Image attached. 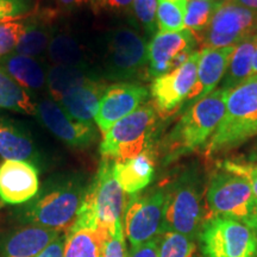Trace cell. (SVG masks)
Instances as JSON below:
<instances>
[{"label": "cell", "mask_w": 257, "mask_h": 257, "mask_svg": "<svg viewBox=\"0 0 257 257\" xmlns=\"http://www.w3.org/2000/svg\"><path fill=\"white\" fill-rule=\"evenodd\" d=\"M87 187L86 178L79 173L50 176L34 199L15 210V219L22 225L68 230L81 206Z\"/></svg>", "instance_id": "obj_1"}, {"label": "cell", "mask_w": 257, "mask_h": 257, "mask_svg": "<svg viewBox=\"0 0 257 257\" xmlns=\"http://www.w3.org/2000/svg\"><path fill=\"white\" fill-rule=\"evenodd\" d=\"M114 163L115 161L102 157L70 226L89 227L107 234L123 224L125 195L115 179Z\"/></svg>", "instance_id": "obj_2"}, {"label": "cell", "mask_w": 257, "mask_h": 257, "mask_svg": "<svg viewBox=\"0 0 257 257\" xmlns=\"http://www.w3.org/2000/svg\"><path fill=\"white\" fill-rule=\"evenodd\" d=\"M229 92L218 88L194 102L165 138L166 160L194 152L213 136L223 120Z\"/></svg>", "instance_id": "obj_3"}, {"label": "cell", "mask_w": 257, "mask_h": 257, "mask_svg": "<svg viewBox=\"0 0 257 257\" xmlns=\"http://www.w3.org/2000/svg\"><path fill=\"white\" fill-rule=\"evenodd\" d=\"M257 135V76L229 92L223 120L206 146V156L227 152Z\"/></svg>", "instance_id": "obj_4"}, {"label": "cell", "mask_w": 257, "mask_h": 257, "mask_svg": "<svg viewBox=\"0 0 257 257\" xmlns=\"http://www.w3.org/2000/svg\"><path fill=\"white\" fill-rule=\"evenodd\" d=\"M201 198L200 178L195 170H186L166 188L162 233L173 231L197 239L206 219Z\"/></svg>", "instance_id": "obj_5"}, {"label": "cell", "mask_w": 257, "mask_h": 257, "mask_svg": "<svg viewBox=\"0 0 257 257\" xmlns=\"http://www.w3.org/2000/svg\"><path fill=\"white\" fill-rule=\"evenodd\" d=\"M155 124L156 110L154 106L142 105L104 134L100 143L101 156L123 162L140 155L150 148Z\"/></svg>", "instance_id": "obj_6"}, {"label": "cell", "mask_w": 257, "mask_h": 257, "mask_svg": "<svg viewBox=\"0 0 257 257\" xmlns=\"http://www.w3.org/2000/svg\"><path fill=\"white\" fill-rule=\"evenodd\" d=\"M206 201L211 216L231 218L250 229L257 219V199L249 181L224 169L211 176Z\"/></svg>", "instance_id": "obj_7"}, {"label": "cell", "mask_w": 257, "mask_h": 257, "mask_svg": "<svg viewBox=\"0 0 257 257\" xmlns=\"http://www.w3.org/2000/svg\"><path fill=\"white\" fill-rule=\"evenodd\" d=\"M202 257H257V236L231 218L208 216L198 236Z\"/></svg>", "instance_id": "obj_8"}, {"label": "cell", "mask_w": 257, "mask_h": 257, "mask_svg": "<svg viewBox=\"0 0 257 257\" xmlns=\"http://www.w3.org/2000/svg\"><path fill=\"white\" fill-rule=\"evenodd\" d=\"M148 64V44L134 29L119 27L106 36L104 74L108 80L127 82L138 78Z\"/></svg>", "instance_id": "obj_9"}, {"label": "cell", "mask_w": 257, "mask_h": 257, "mask_svg": "<svg viewBox=\"0 0 257 257\" xmlns=\"http://www.w3.org/2000/svg\"><path fill=\"white\" fill-rule=\"evenodd\" d=\"M166 188H156L144 194H133L123 213L124 234L130 250L162 234Z\"/></svg>", "instance_id": "obj_10"}, {"label": "cell", "mask_w": 257, "mask_h": 257, "mask_svg": "<svg viewBox=\"0 0 257 257\" xmlns=\"http://www.w3.org/2000/svg\"><path fill=\"white\" fill-rule=\"evenodd\" d=\"M257 30V11L242 8L225 0L201 36L205 48L236 47L253 36Z\"/></svg>", "instance_id": "obj_11"}, {"label": "cell", "mask_w": 257, "mask_h": 257, "mask_svg": "<svg viewBox=\"0 0 257 257\" xmlns=\"http://www.w3.org/2000/svg\"><path fill=\"white\" fill-rule=\"evenodd\" d=\"M199 57L200 51H193L182 66L154 80L150 93L154 108L160 115L168 117L187 99L197 82Z\"/></svg>", "instance_id": "obj_12"}, {"label": "cell", "mask_w": 257, "mask_h": 257, "mask_svg": "<svg viewBox=\"0 0 257 257\" xmlns=\"http://www.w3.org/2000/svg\"><path fill=\"white\" fill-rule=\"evenodd\" d=\"M194 35L187 29L176 32H157L148 44V72L153 78L182 66L195 48Z\"/></svg>", "instance_id": "obj_13"}, {"label": "cell", "mask_w": 257, "mask_h": 257, "mask_svg": "<svg viewBox=\"0 0 257 257\" xmlns=\"http://www.w3.org/2000/svg\"><path fill=\"white\" fill-rule=\"evenodd\" d=\"M36 117L57 140L75 149L88 148L96 138L93 123H82L73 119L53 98H44L38 102Z\"/></svg>", "instance_id": "obj_14"}, {"label": "cell", "mask_w": 257, "mask_h": 257, "mask_svg": "<svg viewBox=\"0 0 257 257\" xmlns=\"http://www.w3.org/2000/svg\"><path fill=\"white\" fill-rule=\"evenodd\" d=\"M148 89L133 82H115L107 86L94 118L102 134L123 119L147 100Z\"/></svg>", "instance_id": "obj_15"}, {"label": "cell", "mask_w": 257, "mask_h": 257, "mask_svg": "<svg viewBox=\"0 0 257 257\" xmlns=\"http://www.w3.org/2000/svg\"><path fill=\"white\" fill-rule=\"evenodd\" d=\"M40 173L34 163L4 160L0 163V202L24 205L40 191Z\"/></svg>", "instance_id": "obj_16"}, {"label": "cell", "mask_w": 257, "mask_h": 257, "mask_svg": "<svg viewBox=\"0 0 257 257\" xmlns=\"http://www.w3.org/2000/svg\"><path fill=\"white\" fill-rule=\"evenodd\" d=\"M234 48L236 47L233 46L217 48V49L204 48L200 51L197 82L187 96L188 100L197 102L213 92L218 83L224 79Z\"/></svg>", "instance_id": "obj_17"}, {"label": "cell", "mask_w": 257, "mask_h": 257, "mask_svg": "<svg viewBox=\"0 0 257 257\" xmlns=\"http://www.w3.org/2000/svg\"><path fill=\"white\" fill-rule=\"evenodd\" d=\"M63 231L23 225L0 240V257H36Z\"/></svg>", "instance_id": "obj_18"}, {"label": "cell", "mask_w": 257, "mask_h": 257, "mask_svg": "<svg viewBox=\"0 0 257 257\" xmlns=\"http://www.w3.org/2000/svg\"><path fill=\"white\" fill-rule=\"evenodd\" d=\"M106 87L102 82L92 79L68 89L56 102L73 119L93 123Z\"/></svg>", "instance_id": "obj_19"}, {"label": "cell", "mask_w": 257, "mask_h": 257, "mask_svg": "<svg viewBox=\"0 0 257 257\" xmlns=\"http://www.w3.org/2000/svg\"><path fill=\"white\" fill-rule=\"evenodd\" d=\"M0 157L5 160L27 161L35 166L41 156L34 138L27 128L11 119L0 117Z\"/></svg>", "instance_id": "obj_20"}, {"label": "cell", "mask_w": 257, "mask_h": 257, "mask_svg": "<svg viewBox=\"0 0 257 257\" xmlns=\"http://www.w3.org/2000/svg\"><path fill=\"white\" fill-rule=\"evenodd\" d=\"M155 154L148 148L133 159L114 163V175L121 189L127 194H136L153 181L155 174Z\"/></svg>", "instance_id": "obj_21"}, {"label": "cell", "mask_w": 257, "mask_h": 257, "mask_svg": "<svg viewBox=\"0 0 257 257\" xmlns=\"http://www.w3.org/2000/svg\"><path fill=\"white\" fill-rule=\"evenodd\" d=\"M0 68L27 91H40L47 85V72L35 57L11 53L0 59Z\"/></svg>", "instance_id": "obj_22"}, {"label": "cell", "mask_w": 257, "mask_h": 257, "mask_svg": "<svg viewBox=\"0 0 257 257\" xmlns=\"http://www.w3.org/2000/svg\"><path fill=\"white\" fill-rule=\"evenodd\" d=\"M107 234L89 227L69 226L66 231L63 257H104Z\"/></svg>", "instance_id": "obj_23"}, {"label": "cell", "mask_w": 257, "mask_h": 257, "mask_svg": "<svg viewBox=\"0 0 257 257\" xmlns=\"http://www.w3.org/2000/svg\"><path fill=\"white\" fill-rule=\"evenodd\" d=\"M256 43L257 36L253 35V36H250L240 42L238 46H236L220 88L230 92L251 76L252 57L255 53Z\"/></svg>", "instance_id": "obj_24"}, {"label": "cell", "mask_w": 257, "mask_h": 257, "mask_svg": "<svg viewBox=\"0 0 257 257\" xmlns=\"http://www.w3.org/2000/svg\"><path fill=\"white\" fill-rule=\"evenodd\" d=\"M94 79L85 64L81 66H67L54 64L47 72V88L50 98L57 101L74 86L81 85Z\"/></svg>", "instance_id": "obj_25"}, {"label": "cell", "mask_w": 257, "mask_h": 257, "mask_svg": "<svg viewBox=\"0 0 257 257\" xmlns=\"http://www.w3.org/2000/svg\"><path fill=\"white\" fill-rule=\"evenodd\" d=\"M0 107L22 114L36 115V104L25 88L0 68Z\"/></svg>", "instance_id": "obj_26"}, {"label": "cell", "mask_w": 257, "mask_h": 257, "mask_svg": "<svg viewBox=\"0 0 257 257\" xmlns=\"http://www.w3.org/2000/svg\"><path fill=\"white\" fill-rule=\"evenodd\" d=\"M53 36V30L46 22H30L25 24L23 36L14 53L36 57L48 49Z\"/></svg>", "instance_id": "obj_27"}, {"label": "cell", "mask_w": 257, "mask_h": 257, "mask_svg": "<svg viewBox=\"0 0 257 257\" xmlns=\"http://www.w3.org/2000/svg\"><path fill=\"white\" fill-rule=\"evenodd\" d=\"M47 51L49 59L55 64H85V53L79 42L72 35L59 34L53 36Z\"/></svg>", "instance_id": "obj_28"}, {"label": "cell", "mask_w": 257, "mask_h": 257, "mask_svg": "<svg viewBox=\"0 0 257 257\" xmlns=\"http://www.w3.org/2000/svg\"><path fill=\"white\" fill-rule=\"evenodd\" d=\"M225 0H188L185 29L193 35L202 34Z\"/></svg>", "instance_id": "obj_29"}, {"label": "cell", "mask_w": 257, "mask_h": 257, "mask_svg": "<svg viewBox=\"0 0 257 257\" xmlns=\"http://www.w3.org/2000/svg\"><path fill=\"white\" fill-rule=\"evenodd\" d=\"M187 0H159L156 23L160 32H176L185 29Z\"/></svg>", "instance_id": "obj_30"}, {"label": "cell", "mask_w": 257, "mask_h": 257, "mask_svg": "<svg viewBox=\"0 0 257 257\" xmlns=\"http://www.w3.org/2000/svg\"><path fill=\"white\" fill-rule=\"evenodd\" d=\"M195 248V240L179 232L167 231L160 236L159 257H193Z\"/></svg>", "instance_id": "obj_31"}, {"label": "cell", "mask_w": 257, "mask_h": 257, "mask_svg": "<svg viewBox=\"0 0 257 257\" xmlns=\"http://www.w3.org/2000/svg\"><path fill=\"white\" fill-rule=\"evenodd\" d=\"M25 30L22 22H0V59L14 53Z\"/></svg>", "instance_id": "obj_32"}, {"label": "cell", "mask_w": 257, "mask_h": 257, "mask_svg": "<svg viewBox=\"0 0 257 257\" xmlns=\"http://www.w3.org/2000/svg\"><path fill=\"white\" fill-rule=\"evenodd\" d=\"M157 5L159 0H134L133 3L135 17L149 35L154 34L157 25Z\"/></svg>", "instance_id": "obj_33"}, {"label": "cell", "mask_w": 257, "mask_h": 257, "mask_svg": "<svg viewBox=\"0 0 257 257\" xmlns=\"http://www.w3.org/2000/svg\"><path fill=\"white\" fill-rule=\"evenodd\" d=\"M221 169L248 180L252 188L253 194H255V198L257 199V163L225 161V162H223V165H221Z\"/></svg>", "instance_id": "obj_34"}, {"label": "cell", "mask_w": 257, "mask_h": 257, "mask_svg": "<svg viewBox=\"0 0 257 257\" xmlns=\"http://www.w3.org/2000/svg\"><path fill=\"white\" fill-rule=\"evenodd\" d=\"M104 257H128L123 224H120L113 232L107 233L104 245Z\"/></svg>", "instance_id": "obj_35"}, {"label": "cell", "mask_w": 257, "mask_h": 257, "mask_svg": "<svg viewBox=\"0 0 257 257\" xmlns=\"http://www.w3.org/2000/svg\"><path fill=\"white\" fill-rule=\"evenodd\" d=\"M25 0H0V22L17 18L27 11Z\"/></svg>", "instance_id": "obj_36"}, {"label": "cell", "mask_w": 257, "mask_h": 257, "mask_svg": "<svg viewBox=\"0 0 257 257\" xmlns=\"http://www.w3.org/2000/svg\"><path fill=\"white\" fill-rule=\"evenodd\" d=\"M160 236L128 251V257H159Z\"/></svg>", "instance_id": "obj_37"}, {"label": "cell", "mask_w": 257, "mask_h": 257, "mask_svg": "<svg viewBox=\"0 0 257 257\" xmlns=\"http://www.w3.org/2000/svg\"><path fill=\"white\" fill-rule=\"evenodd\" d=\"M134 0H94L93 5L96 9L105 10V11L120 12L126 11L133 6Z\"/></svg>", "instance_id": "obj_38"}, {"label": "cell", "mask_w": 257, "mask_h": 257, "mask_svg": "<svg viewBox=\"0 0 257 257\" xmlns=\"http://www.w3.org/2000/svg\"><path fill=\"white\" fill-rule=\"evenodd\" d=\"M64 242H66V232L61 234L59 238H56L53 243H50L36 257H63Z\"/></svg>", "instance_id": "obj_39"}, {"label": "cell", "mask_w": 257, "mask_h": 257, "mask_svg": "<svg viewBox=\"0 0 257 257\" xmlns=\"http://www.w3.org/2000/svg\"><path fill=\"white\" fill-rule=\"evenodd\" d=\"M60 4L64 6L67 9H75V8H80V6H83L86 4H89L92 3L93 0H59Z\"/></svg>", "instance_id": "obj_40"}, {"label": "cell", "mask_w": 257, "mask_h": 257, "mask_svg": "<svg viewBox=\"0 0 257 257\" xmlns=\"http://www.w3.org/2000/svg\"><path fill=\"white\" fill-rule=\"evenodd\" d=\"M232 4H236L242 8L252 10V11H257V0H229Z\"/></svg>", "instance_id": "obj_41"}, {"label": "cell", "mask_w": 257, "mask_h": 257, "mask_svg": "<svg viewBox=\"0 0 257 257\" xmlns=\"http://www.w3.org/2000/svg\"><path fill=\"white\" fill-rule=\"evenodd\" d=\"M251 76H257V43H256V48H255V53H253V57H252Z\"/></svg>", "instance_id": "obj_42"}, {"label": "cell", "mask_w": 257, "mask_h": 257, "mask_svg": "<svg viewBox=\"0 0 257 257\" xmlns=\"http://www.w3.org/2000/svg\"><path fill=\"white\" fill-rule=\"evenodd\" d=\"M251 161H253V162H257V150L255 153L252 154V156H251Z\"/></svg>", "instance_id": "obj_43"}, {"label": "cell", "mask_w": 257, "mask_h": 257, "mask_svg": "<svg viewBox=\"0 0 257 257\" xmlns=\"http://www.w3.org/2000/svg\"><path fill=\"white\" fill-rule=\"evenodd\" d=\"M251 229L253 230V232H255V233H256V236H257V219H256V221H255V224L252 225Z\"/></svg>", "instance_id": "obj_44"}, {"label": "cell", "mask_w": 257, "mask_h": 257, "mask_svg": "<svg viewBox=\"0 0 257 257\" xmlns=\"http://www.w3.org/2000/svg\"><path fill=\"white\" fill-rule=\"evenodd\" d=\"M255 35H256V36H257V30H256V34H255Z\"/></svg>", "instance_id": "obj_45"}, {"label": "cell", "mask_w": 257, "mask_h": 257, "mask_svg": "<svg viewBox=\"0 0 257 257\" xmlns=\"http://www.w3.org/2000/svg\"><path fill=\"white\" fill-rule=\"evenodd\" d=\"M93 2H94V0H93Z\"/></svg>", "instance_id": "obj_46"}]
</instances>
